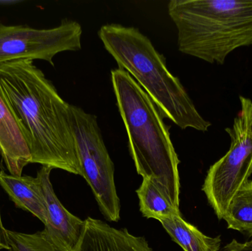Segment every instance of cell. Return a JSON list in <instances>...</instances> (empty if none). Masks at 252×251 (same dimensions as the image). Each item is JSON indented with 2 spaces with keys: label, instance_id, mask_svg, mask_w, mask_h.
<instances>
[{
  "label": "cell",
  "instance_id": "obj_1",
  "mask_svg": "<svg viewBox=\"0 0 252 251\" xmlns=\"http://www.w3.org/2000/svg\"><path fill=\"white\" fill-rule=\"evenodd\" d=\"M0 97L28 144L31 164L81 175L70 105L33 60L0 64Z\"/></svg>",
  "mask_w": 252,
  "mask_h": 251
},
{
  "label": "cell",
  "instance_id": "obj_2",
  "mask_svg": "<svg viewBox=\"0 0 252 251\" xmlns=\"http://www.w3.org/2000/svg\"><path fill=\"white\" fill-rule=\"evenodd\" d=\"M111 77L136 172L152 181L172 206L180 210V161L164 117L128 72L118 68Z\"/></svg>",
  "mask_w": 252,
  "mask_h": 251
},
{
  "label": "cell",
  "instance_id": "obj_3",
  "mask_svg": "<svg viewBox=\"0 0 252 251\" xmlns=\"http://www.w3.org/2000/svg\"><path fill=\"white\" fill-rule=\"evenodd\" d=\"M98 35L119 68L145 90L163 117L182 130L208 131L211 122L200 114L180 80L167 69L165 57L146 35L137 28L118 24L103 25Z\"/></svg>",
  "mask_w": 252,
  "mask_h": 251
},
{
  "label": "cell",
  "instance_id": "obj_4",
  "mask_svg": "<svg viewBox=\"0 0 252 251\" xmlns=\"http://www.w3.org/2000/svg\"><path fill=\"white\" fill-rule=\"evenodd\" d=\"M167 9L184 54L223 64L234 50L252 45V0H172Z\"/></svg>",
  "mask_w": 252,
  "mask_h": 251
},
{
  "label": "cell",
  "instance_id": "obj_5",
  "mask_svg": "<svg viewBox=\"0 0 252 251\" xmlns=\"http://www.w3.org/2000/svg\"><path fill=\"white\" fill-rule=\"evenodd\" d=\"M241 109L232 128L229 151L210 167L202 190L219 220L252 173V101L240 96Z\"/></svg>",
  "mask_w": 252,
  "mask_h": 251
},
{
  "label": "cell",
  "instance_id": "obj_6",
  "mask_svg": "<svg viewBox=\"0 0 252 251\" xmlns=\"http://www.w3.org/2000/svg\"><path fill=\"white\" fill-rule=\"evenodd\" d=\"M81 176L91 187L103 217L110 222L121 219V201L115 182V165L105 145L94 115L70 105Z\"/></svg>",
  "mask_w": 252,
  "mask_h": 251
},
{
  "label": "cell",
  "instance_id": "obj_7",
  "mask_svg": "<svg viewBox=\"0 0 252 251\" xmlns=\"http://www.w3.org/2000/svg\"><path fill=\"white\" fill-rule=\"evenodd\" d=\"M81 25L69 19L50 29L0 23V64L12 60H42L54 66L56 55L81 50Z\"/></svg>",
  "mask_w": 252,
  "mask_h": 251
},
{
  "label": "cell",
  "instance_id": "obj_8",
  "mask_svg": "<svg viewBox=\"0 0 252 251\" xmlns=\"http://www.w3.org/2000/svg\"><path fill=\"white\" fill-rule=\"evenodd\" d=\"M53 168L42 167L37 173L47 207L44 231L62 251H75L81 240L85 221L71 214L61 203L50 181Z\"/></svg>",
  "mask_w": 252,
  "mask_h": 251
},
{
  "label": "cell",
  "instance_id": "obj_9",
  "mask_svg": "<svg viewBox=\"0 0 252 251\" xmlns=\"http://www.w3.org/2000/svg\"><path fill=\"white\" fill-rule=\"evenodd\" d=\"M75 251H154L145 237L126 228L118 229L100 220H85L81 240Z\"/></svg>",
  "mask_w": 252,
  "mask_h": 251
},
{
  "label": "cell",
  "instance_id": "obj_10",
  "mask_svg": "<svg viewBox=\"0 0 252 251\" xmlns=\"http://www.w3.org/2000/svg\"><path fill=\"white\" fill-rule=\"evenodd\" d=\"M0 155L10 174L22 176L31 164L28 144L5 103L0 97Z\"/></svg>",
  "mask_w": 252,
  "mask_h": 251
},
{
  "label": "cell",
  "instance_id": "obj_11",
  "mask_svg": "<svg viewBox=\"0 0 252 251\" xmlns=\"http://www.w3.org/2000/svg\"><path fill=\"white\" fill-rule=\"evenodd\" d=\"M0 186L16 207L32 214L44 224L47 207L41 184L37 177L16 176L0 171Z\"/></svg>",
  "mask_w": 252,
  "mask_h": 251
},
{
  "label": "cell",
  "instance_id": "obj_12",
  "mask_svg": "<svg viewBox=\"0 0 252 251\" xmlns=\"http://www.w3.org/2000/svg\"><path fill=\"white\" fill-rule=\"evenodd\" d=\"M159 222L172 240L184 251H218L220 249V237L204 235L196 227L185 221L181 214L161 220Z\"/></svg>",
  "mask_w": 252,
  "mask_h": 251
},
{
  "label": "cell",
  "instance_id": "obj_13",
  "mask_svg": "<svg viewBox=\"0 0 252 251\" xmlns=\"http://www.w3.org/2000/svg\"><path fill=\"white\" fill-rule=\"evenodd\" d=\"M136 194L139 197L140 212L148 219L153 218L161 221L181 214L180 210L173 207L158 187L150 180H142Z\"/></svg>",
  "mask_w": 252,
  "mask_h": 251
},
{
  "label": "cell",
  "instance_id": "obj_14",
  "mask_svg": "<svg viewBox=\"0 0 252 251\" xmlns=\"http://www.w3.org/2000/svg\"><path fill=\"white\" fill-rule=\"evenodd\" d=\"M223 219L228 228L247 232L252 237V181L246 183L236 193Z\"/></svg>",
  "mask_w": 252,
  "mask_h": 251
},
{
  "label": "cell",
  "instance_id": "obj_15",
  "mask_svg": "<svg viewBox=\"0 0 252 251\" xmlns=\"http://www.w3.org/2000/svg\"><path fill=\"white\" fill-rule=\"evenodd\" d=\"M9 251H62L50 240L44 230L34 234L9 231Z\"/></svg>",
  "mask_w": 252,
  "mask_h": 251
},
{
  "label": "cell",
  "instance_id": "obj_16",
  "mask_svg": "<svg viewBox=\"0 0 252 251\" xmlns=\"http://www.w3.org/2000/svg\"><path fill=\"white\" fill-rule=\"evenodd\" d=\"M224 251H252V240L244 243L232 240L224 248Z\"/></svg>",
  "mask_w": 252,
  "mask_h": 251
},
{
  "label": "cell",
  "instance_id": "obj_17",
  "mask_svg": "<svg viewBox=\"0 0 252 251\" xmlns=\"http://www.w3.org/2000/svg\"><path fill=\"white\" fill-rule=\"evenodd\" d=\"M8 230L4 228L1 221V211H0V251H10V243H9Z\"/></svg>",
  "mask_w": 252,
  "mask_h": 251
}]
</instances>
